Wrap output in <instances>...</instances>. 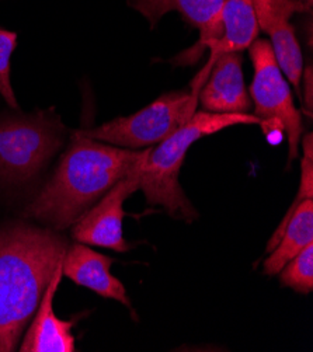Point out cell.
I'll return each mask as SVG.
<instances>
[{
    "label": "cell",
    "mask_w": 313,
    "mask_h": 352,
    "mask_svg": "<svg viewBox=\"0 0 313 352\" xmlns=\"http://www.w3.org/2000/svg\"><path fill=\"white\" fill-rule=\"evenodd\" d=\"M255 114H214L198 111L180 129L152 148L141 173V190L149 205L164 208L166 212L186 222L198 214L186 197L179 174L188 148L202 136L213 135L235 125H260Z\"/></svg>",
    "instance_id": "3957f363"
},
{
    "label": "cell",
    "mask_w": 313,
    "mask_h": 352,
    "mask_svg": "<svg viewBox=\"0 0 313 352\" xmlns=\"http://www.w3.org/2000/svg\"><path fill=\"white\" fill-rule=\"evenodd\" d=\"M63 261V260H62ZM62 263L40 300L20 344L21 352H74L76 351L72 334L74 322L58 319L54 311V298L62 279Z\"/></svg>",
    "instance_id": "8fae6325"
},
{
    "label": "cell",
    "mask_w": 313,
    "mask_h": 352,
    "mask_svg": "<svg viewBox=\"0 0 313 352\" xmlns=\"http://www.w3.org/2000/svg\"><path fill=\"white\" fill-rule=\"evenodd\" d=\"M312 76H313L312 67L309 66V67L305 69V76H303V94H305V104H306V107H307L309 116L312 113V87H313Z\"/></svg>",
    "instance_id": "ac0fdd59"
},
{
    "label": "cell",
    "mask_w": 313,
    "mask_h": 352,
    "mask_svg": "<svg viewBox=\"0 0 313 352\" xmlns=\"http://www.w3.org/2000/svg\"><path fill=\"white\" fill-rule=\"evenodd\" d=\"M66 250L65 236L50 228H0V352L19 348Z\"/></svg>",
    "instance_id": "7a4b0ae2"
},
{
    "label": "cell",
    "mask_w": 313,
    "mask_h": 352,
    "mask_svg": "<svg viewBox=\"0 0 313 352\" xmlns=\"http://www.w3.org/2000/svg\"><path fill=\"white\" fill-rule=\"evenodd\" d=\"M281 285L298 294H310L313 289V243L299 252L281 270Z\"/></svg>",
    "instance_id": "9a60e30c"
},
{
    "label": "cell",
    "mask_w": 313,
    "mask_h": 352,
    "mask_svg": "<svg viewBox=\"0 0 313 352\" xmlns=\"http://www.w3.org/2000/svg\"><path fill=\"white\" fill-rule=\"evenodd\" d=\"M127 3L141 13L152 27L164 14L176 12L187 24L199 31L198 43L177 56L179 65L195 63L204 51L224 34L222 8L225 0H127Z\"/></svg>",
    "instance_id": "ba28073f"
},
{
    "label": "cell",
    "mask_w": 313,
    "mask_h": 352,
    "mask_svg": "<svg viewBox=\"0 0 313 352\" xmlns=\"http://www.w3.org/2000/svg\"><path fill=\"white\" fill-rule=\"evenodd\" d=\"M252 6L259 28L270 35L278 66L301 96L303 59L290 19L295 13L306 12L310 5L302 0H252Z\"/></svg>",
    "instance_id": "9c48e42d"
},
{
    "label": "cell",
    "mask_w": 313,
    "mask_h": 352,
    "mask_svg": "<svg viewBox=\"0 0 313 352\" xmlns=\"http://www.w3.org/2000/svg\"><path fill=\"white\" fill-rule=\"evenodd\" d=\"M17 34L0 30V94L13 110L19 109L17 98L10 82V59L16 50Z\"/></svg>",
    "instance_id": "2e32d148"
},
{
    "label": "cell",
    "mask_w": 313,
    "mask_h": 352,
    "mask_svg": "<svg viewBox=\"0 0 313 352\" xmlns=\"http://www.w3.org/2000/svg\"><path fill=\"white\" fill-rule=\"evenodd\" d=\"M66 132L54 110L0 118V180L23 184L37 177L63 146Z\"/></svg>",
    "instance_id": "277c9868"
},
{
    "label": "cell",
    "mask_w": 313,
    "mask_h": 352,
    "mask_svg": "<svg viewBox=\"0 0 313 352\" xmlns=\"http://www.w3.org/2000/svg\"><path fill=\"white\" fill-rule=\"evenodd\" d=\"M148 156L139 162L124 179L117 182L72 226V237L78 243L110 249L118 253L129 250V244L125 241L122 233V221L127 215L124 202L136 190L141 188V173Z\"/></svg>",
    "instance_id": "52a82bcc"
},
{
    "label": "cell",
    "mask_w": 313,
    "mask_h": 352,
    "mask_svg": "<svg viewBox=\"0 0 313 352\" xmlns=\"http://www.w3.org/2000/svg\"><path fill=\"white\" fill-rule=\"evenodd\" d=\"M249 51L255 67L250 86L255 116L261 121L278 120L283 122L290 144V162H292L298 157V145L303 126L301 114L294 105L290 85L283 76L267 40H255Z\"/></svg>",
    "instance_id": "8992f818"
},
{
    "label": "cell",
    "mask_w": 313,
    "mask_h": 352,
    "mask_svg": "<svg viewBox=\"0 0 313 352\" xmlns=\"http://www.w3.org/2000/svg\"><path fill=\"white\" fill-rule=\"evenodd\" d=\"M312 197H313V159L303 156L302 163H301V186H299V191H298V194H296L291 208L288 209L287 215L281 221L280 226L277 228V230L271 236V239H270V241L267 244V249H266L267 253H271L277 248L278 241L281 240V236L284 233L285 226L288 225L290 219L292 218L295 209L299 206V204L302 201H305V199H312Z\"/></svg>",
    "instance_id": "e0dca14e"
},
{
    "label": "cell",
    "mask_w": 313,
    "mask_h": 352,
    "mask_svg": "<svg viewBox=\"0 0 313 352\" xmlns=\"http://www.w3.org/2000/svg\"><path fill=\"white\" fill-rule=\"evenodd\" d=\"M151 151L124 149L74 132L58 168L25 208L24 218L56 232L72 228Z\"/></svg>",
    "instance_id": "6da1fadb"
},
{
    "label": "cell",
    "mask_w": 313,
    "mask_h": 352,
    "mask_svg": "<svg viewBox=\"0 0 313 352\" xmlns=\"http://www.w3.org/2000/svg\"><path fill=\"white\" fill-rule=\"evenodd\" d=\"M113 263L111 257L90 249L87 244L76 243L71 245V249L67 248L65 253L62 274L76 285L89 288L101 298L114 299L131 307L125 287L110 272Z\"/></svg>",
    "instance_id": "7c38bea8"
},
{
    "label": "cell",
    "mask_w": 313,
    "mask_h": 352,
    "mask_svg": "<svg viewBox=\"0 0 313 352\" xmlns=\"http://www.w3.org/2000/svg\"><path fill=\"white\" fill-rule=\"evenodd\" d=\"M303 156L313 159V138H312V133H307L303 138Z\"/></svg>",
    "instance_id": "d6986e66"
},
{
    "label": "cell",
    "mask_w": 313,
    "mask_h": 352,
    "mask_svg": "<svg viewBox=\"0 0 313 352\" xmlns=\"http://www.w3.org/2000/svg\"><path fill=\"white\" fill-rule=\"evenodd\" d=\"M246 2H249V3H252V0H246Z\"/></svg>",
    "instance_id": "ffe728a7"
},
{
    "label": "cell",
    "mask_w": 313,
    "mask_h": 352,
    "mask_svg": "<svg viewBox=\"0 0 313 352\" xmlns=\"http://www.w3.org/2000/svg\"><path fill=\"white\" fill-rule=\"evenodd\" d=\"M240 52L218 56L204 86L198 91V101L204 111L214 114H248L252 100L245 86Z\"/></svg>",
    "instance_id": "30bf717a"
},
{
    "label": "cell",
    "mask_w": 313,
    "mask_h": 352,
    "mask_svg": "<svg viewBox=\"0 0 313 352\" xmlns=\"http://www.w3.org/2000/svg\"><path fill=\"white\" fill-rule=\"evenodd\" d=\"M310 243H313V202L305 199L295 209L277 248L264 261V274L275 275L281 272L284 265Z\"/></svg>",
    "instance_id": "5bb4252c"
},
{
    "label": "cell",
    "mask_w": 313,
    "mask_h": 352,
    "mask_svg": "<svg viewBox=\"0 0 313 352\" xmlns=\"http://www.w3.org/2000/svg\"><path fill=\"white\" fill-rule=\"evenodd\" d=\"M197 102L198 97L191 91L166 93L144 110L129 117H120L79 132L98 142L141 151L160 144L188 122L195 114Z\"/></svg>",
    "instance_id": "5b68a950"
},
{
    "label": "cell",
    "mask_w": 313,
    "mask_h": 352,
    "mask_svg": "<svg viewBox=\"0 0 313 352\" xmlns=\"http://www.w3.org/2000/svg\"><path fill=\"white\" fill-rule=\"evenodd\" d=\"M222 37L208 47L211 52L210 60H208L191 85V93L197 97L218 56L229 52H241L243 50L249 48L255 40H257L260 28L253 6L246 0H225L222 8Z\"/></svg>",
    "instance_id": "4fadbf2b"
}]
</instances>
